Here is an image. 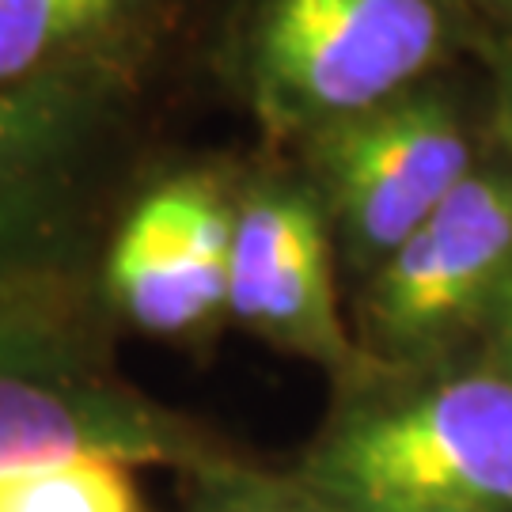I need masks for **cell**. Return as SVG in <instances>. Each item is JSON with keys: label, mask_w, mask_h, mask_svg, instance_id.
<instances>
[{"label": "cell", "mask_w": 512, "mask_h": 512, "mask_svg": "<svg viewBox=\"0 0 512 512\" xmlns=\"http://www.w3.org/2000/svg\"><path fill=\"white\" fill-rule=\"evenodd\" d=\"M145 0H0V92L95 61Z\"/></svg>", "instance_id": "cell-8"}, {"label": "cell", "mask_w": 512, "mask_h": 512, "mask_svg": "<svg viewBox=\"0 0 512 512\" xmlns=\"http://www.w3.org/2000/svg\"><path fill=\"white\" fill-rule=\"evenodd\" d=\"M315 137L323 179L368 255H391L471 175V145L433 92H406Z\"/></svg>", "instance_id": "cell-3"}, {"label": "cell", "mask_w": 512, "mask_h": 512, "mask_svg": "<svg viewBox=\"0 0 512 512\" xmlns=\"http://www.w3.org/2000/svg\"><path fill=\"white\" fill-rule=\"evenodd\" d=\"M440 0H262L251 88L274 133L330 129L410 92L444 50Z\"/></svg>", "instance_id": "cell-1"}, {"label": "cell", "mask_w": 512, "mask_h": 512, "mask_svg": "<svg viewBox=\"0 0 512 512\" xmlns=\"http://www.w3.org/2000/svg\"><path fill=\"white\" fill-rule=\"evenodd\" d=\"M501 338H505V353H509V361H512V274L509 281H505V289H501Z\"/></svg>", "instance_id": "cell-12"}, {"label": "cell", "mask_w": 512, "mask_h": 512, "mask_svg": "<svg viewBox=\"0 0 512 512\" xmlns=\"http://www.w3.org/2000/svg\"><path fill=\"white\" fill-rule=\"evenodd\" d=\"M497 137L512 152V57L501 69V88H497Z\"/></svg>", "instance_id": "cell-11"}, {"label": "cell", "mask_w": 512, "mask_h": 512, "mask_svg": "<svg viewBox=\"0 0 512 512\" xmlns=\"http://www.w3.org/2000/svg\"><path fill=\"white\" fill-rule=\"evenodd\" d=\"M471 4H478L482 12H490V16L509 19V23H512V0H471Z\"/></svg>", "instance_id": "cell-13"}, {"label": "cell", "mask_w": 512, "mask_h": 512, "mask_svg": "<svg viewBox=\"0 0 512 512\" xmlns=\"http://www.w3.org/2000/svg\"><path fill=\"white\" fill-rule=\"evenodd\" d=\"M512 274V183L467 175L414 236L387 255L372 311L391 342L414 346L471 319Z\"/></svg>", "instance_id": "cell-4"}, {"label": "cell", "mask_w": 512, "mask_h": 512, "mask_svg": "<svg viewBox=\"0 0 512 512\" xmlns=\"http://www.w3.org/2000/svg\"><path fill=\"white\" fill-rule=\"evenodd\" d=\"M327 482L357 512L512 509V380L463 376L353 425Z\"/></svg>", "instance_id": "cell-2"}, {"label": "cell", "mask_w": 512, "mask_h": 512, "mask_svg": "<svg viewBox=\"0 0 512 512\" xmlns=\"http://www.w3.org/2000/svg\"><path fill=\"white\" fill-rule=\"evenodd\" d=\"M92 452L126 456L122 448H110L103 437H95L84 410L65 395L0 376V478Z\"/></svg>", "instance_id": "cell-9"}, {"label": "cell", "mask_w": 512, "mask_h": 512, "mask_svg": "<svg viewBox=\"0 0 512 512\" xmlns=\"http://www.w3.org/2000/svg\"><path fill=\"white\" fill-rule=\"evenodd\" d=\"M118 80L95 57L0 92V281L50 232Z\"/></svg>", "instance_id": "cell-6"}, {"label": "cell", "mask_w": 512, "mask_h": 512, "mask_svg": "<svg viewBox=\"0 0 512 512\" xmlns=\"http://www.w3.org/2000/svg\"><path fill=\"white\" fill-rule=\"evenodd\" d=\"M236 217L205 179H175L137 205L110 251L107 281L137 327L179 334L228 304Z\"/></svg>", "instance_id": "cell-5"}, {"label": "cell", "mask_w": 512, "mask_h": 512, "mask_svg": "<svg viewBox=\"0 0 512 512\" xmlns=\"http://www.w3.org/2000/svg\"><path fill=\"white\" fill-rule=\"evenodd\" d=\"M126 456L92 452L0 478V512H141Z\"/></svg>", "instance_id": "cell-10"}, {"label": "cell", "mask_w": 512, "mask_h": 512, "mask_svg": "<svg viewBox=\"0 0 512 512\" xmlns=\"http://www.w3.org/2000/svg\"><path fill=\"white\" fill-rule=\"evenodd\" d=\"M228 304L243 323L315 357L346 353L334 315L319 213L296 194H266L236 213Z\"/></svg>", "instance_id": "cell-7"}]
</instances>
